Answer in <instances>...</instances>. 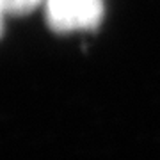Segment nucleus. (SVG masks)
Returning <instances> with one entry per match:
<instances>
[{"mask_svg": "<svg viewBox=\"0 0 160 160\" xmlns=\"http://www.w3.org/2000/svg\"><path fill=\"white\" fill-rule=\"evenodd\" d=\"M46 20L55 32L91 30L103 18L102 0H45Z\"/></svg>", "mask_w": 160, "mask_h": 160, "instance_id": "nucleus-1", "label": "nucleus"}, {"mask_svg": "<svg viewBox=\"0 0 160 160\" xmlns=\"http://www.w3.org/2000/svg\"><path fill=\"white\" fill-rule=\"evenodd\" d=\"M45 0H2V7L6 12L20 16V14H27V12L34 11Z\"/></svg>", "mask_w": 160, "mask_h": 160, "instance_id": "nucleus-2", "label": "nucleus"}]
</instances>
